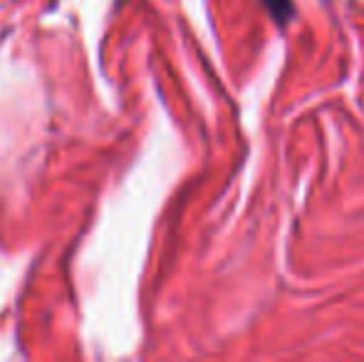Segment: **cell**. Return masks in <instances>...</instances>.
Here are the masks:
<instances>
[{
	"label": "cell",
	"instance_id": "1",
	"mask_svg": "<svg viewBox=\"0 0 364 362\" xmlns=\"http://www.w3.org/2000/svg\"><path fill=\"white\" fill-rule=\"evenodd\" d=\"M263 5L273 13L278 23L285 25L292 18V0H263Z\"/></svg>",
	"mask_w": 364,
	"mask_h": 362
}]
</instances>
